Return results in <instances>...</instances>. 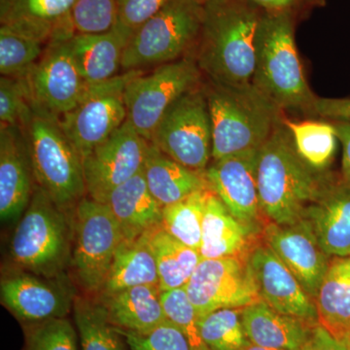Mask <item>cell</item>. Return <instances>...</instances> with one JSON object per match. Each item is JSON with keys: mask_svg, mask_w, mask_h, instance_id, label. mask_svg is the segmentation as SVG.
I'll return each mask as SVG.
<instances>
[{"mask_svg": "<svg viewBox=\"0 0 350 350\" xmlns=\"http://www.w3.org/2000/svg\"><path fill=\"white\" fill-rule=\"evenodd\" d=\"M264 11L250 0H204V20L195 59L207 81L252 84L258 29Z\"/></svg>", "mask_w": 350, "mask_h": 350, "instance_id": "cell-1", "label": "cell"}, {"mask_svg": "<svg viewBox=\"0 0 350 350\" xmlns=\"http://www.w3.org/2000/svg\"><path fill=\"white\" fill-rule=\"evenodd\" d=\"M258 191L268 222L291 225L305 218L333 177L313 169L299 155L284 120L260 147Z\"/></svg>", "mask_w": 350, "mask_h": 350, "instance_id": "cell-2", "label": "cell"}, {"mask_svg": "<svg viewBox=\"0 0 350 350\" xmlns=\"http://www.w3.org/2000/svg\"><path fill=\"white\" fill-rule=\"evenodd\" d=\"M297 21L264 13L256 43L252 85L280 111L314 116L315 96L306 81L297 49Z\"/></svg>", "mask_w": 350, "mask_h": 350, "instance_id": "cell-3", "label": "cell"}, {"mask_svg": "<svg viewBox=\"0 0 350 350\" xmlns=\"http://www.w3.org/2000/svg\"><path fill=\"white\" fill-rule=\"evenodd\" d=\"M211 129L213 161L260 148L284 120L285 113L251 85L226 86L204 79Z\"/></svg>", "mask_w": 350, "mask_h": 350, "instance_id": "cell-4", "label": "cell"}, {"mask_svg": "<svg viewBox=\"0 0 350 350\" xmlns=\"http://www.w3.org/2000/svg\"><path fill=\"white\" fill-rule=\"evenodd\" d=\"M72 221L36 185L11 239L13 262L23 271L44 278L66 275L72 259Z\"/></svg>", "mask_w": 350, "mask_h": 350, "instance_id": "cell-5", "label": "cell"}, {"mask_svg": "<svg viewBox=\"0 0 350 350\" xmlns=\"http://www.w3.org/2000/svg\"><path fill=\"white\" fill-rule=\"evenodd\" d=\"M204 20V0H170L133 32L124 52L122 72L194 56Z\"/></svg>", "mask_w": 350, "mask_h": 350, "instance_id": "cell-6", "label": "cell"}, {"mask_svg": "<svg viewBox=\"0 0 350 350\" xmlns=\"http://www.w3.org/2000/svg\"><path fill=\"white\" fill-rule=\"evenodd\" d=\"M29 145L36 185L62 211L75 209L87 197L82 157L59 121L32 113L23 129Z\"/></svg>", "mask_w": 350, "mask_h": 350, "instance_id": "cell-7", "label": "cell"}, {"mask_svg": "<svg viewBox=\"0 0 350 350\" xmlns=\"http://www.w3.org/2000/svg\"><path fill=\"white\" fill-rule=\"evenodd\" d=\"M71 264L76 278L88 296L103 290L113 258L124 239L118 221L107 204L83 198L73 209Z\"/></svg>", "mask_w": 350, "mask_h": 350, "instance_id": "cell-8", "label": "cell"}, {"mask_svg": "<svg viewBox=\"0 0 350 350\" xmlns=\"http://www.w3.org/2000/svg\"><path fill=\"white\" fill-rule=\"evenodd\" d=\"M204 81L194 56L162 64L149 72L140 71L126 84L124 92L126 119L142 137L151 142L154 131L167 109Z\"/></svg>", "mask_w": 350, "mask_h": 350, "instance_id": "cell-9", "label": "cell"}, {"mask_svg": "<svg viewBox=\"0 0 350 350\" xmlns=\"http://www.w3.org/2000/svg\"><path fill=\"white\" fill-rule=\"evenodd\" d=\"M150 142L189 169L206 172L213 160V129L204 83L167 109Z\"/></svg>", "mask_w": 350, "mask_h": 350, "instance_id": "cell-10", "label": "cell"}, {"mask_svg": "<svg viewBox=\"0 0 350 350\" xmlns=\"http://www.w3.org/2000/svg\"><path fill=\"white\" fill-rule=\"evenodd\" d=\"M140 71H126L107 82L91 85L77 107L59 120L82 159L125 123L128 113L124 92Z\"/></svg>", "mask_w": 350, "mask_h": 350, "instance_id": "cell-11", "label": "cell"}, {"mask_svg": "<svg viewBox=\"0 0 350 350\" xmlns=\"http://www.w3.org/2000/svg\"><path fill=\"white\" fill-rule=\"evenodd\" d=\"M68 38L48 43L40 59L22 76L32 110L57 121L77 107L90 87L73 59Z\"/></svg>", "mask_w": 350, "mask_h": 350, "instance_id": "cell-12", "label": "cell"}, {"mask_svg": "<svg viewBox=\"0 0 350 350\" xmlns=\"http://www.w3.org/2000/svg\"><path fill=\"white\" fill-rule=\"evenodd\" d=\"M199 320L223 308L262 301L247 259H202L186 285Z\"/></svg>", "mask_w": 350, "mask_h": 350, "instance_id": "cell-13", "label": "cell"}, {"mask_svg": "<svg viewBox=\"0 0 350 350\" xmlns=\"http://www.w3.org/2000/svg\"><path fill=\"white\" fill-rule=\"evenodd\" d=\"M148 145L126 119L82 159L87 197L105 204L113 190L142 172Z\"/></svg>", "mask_w": 350, "mask_h": 350, "instance_id": "cell-14", "label": "cell"}, {"mask_svg": "<svg viewBox=\"0 0 350 350\" xmlns=\"http://www.w3.org/2000/svg\"><path fill=\"white\" fill-rule=\"evenodd\" d=\"M259 149L239 152L213 161L206 170L211 191L239 222L258 234L268 223L262 213L258 191Z\"/></svg>", "mask_w": 350, "mask_h": 350, "instance_id": "cell-15", "label": "cell"}, {"mask_svg": "<svg viewBox=\"0 0 350 350\" xmlns=\"http://www.w3.org/2000/svg\"><path fill=\"white\" fill-rule=\"evenodd\" d=\"M0 295L2 305L25 325L68 317L76 298L66 275L49 278L25 271L2 278Z\"/></svg>", "mask_w": 350, "mask_h": 350, "instance_id": "cell-16", "label": "cell"}, {"mask_svg": "<svg viewBox=\"0 0 350 350\" xmlns=\"http://www.w3.org/2000/svg\"><path fill=\"white\" fill-rule=\"evenodd\" d=\"M262 239L314 301L332 257L322 250L308 221L303 219L291 225L268 222L262 229Z\"/></svg>", "mask_w": 350, "mask_h": 350, "instance_id": "cell-17", "label": "cell"}, {"mask_svg": "<svg viewBox=\"0 0 350 350\" xmlns=\"http://www.w3.org/2000/svg\"><path fill=\"white\" fill-rule=\"evenodd\" d=\"M248 262L262 301L284 314L319 323L315 301L269 245L258 243Z\"/></svg>", "mask_w": 350, "mask_h": 350, "instance_id": "cell-18", "label": "cell"}, {"mask_svg": "<svg viewBox=\"0 0 350 350\" xmlns=\"http://www.w3.org/2000/svg\"><path fill=\"white\" fill-rule=\"evenodd\" d=\"M36 186L24 130L0 125V216L3 222L23 215Z\"/></svg>", "mask_w": 350, "mask_h": 350, "instance_id": "cell-19", "label": "cell"}, {"mask_svg": "<svg viewBox=\"0 0 350 350\" xmlns=\"http://www.w3.org/2000/svg\"><path fill=\"white\" fill-rule=\"evenodd\" d=\"M77 0H0V23L47 45L75 33L71 9Z\"/></svg>", "mask_w": 350, "mask_h": 350, "instance_id": "cell-20", "label": "cell"}, {"mask_svg": "<svg viewBox=\"0 0 350 350\" xmlns=\"http://www.w3.org/2000/svg\"><path fill=\"white\" fill-rule=\"evenodd\" d=\"M304 219L327 254L350 256V185L342 178L331 179Z\"/></svg>", "mask_w": 350, "mask_h": 350, "instance_id": "cell-21", "label": "cell"}, {"mask_svg": "<svg viewBox=\"0 0 350 350\" xmlns=\"http://www.w3.org/2000/svg\"><path fill=\"white\" fill-rule=\"evenodd\" d=\"M262 241V234L239 222L222 200L211 192L202 220V259H247L253 248Z\"/></svg>", "mask_w": 350, "mask_h": 350, "instance_id": "cell-22", "label": "cell"}, {"mask_svg": "<svg viewBox=\"0 0 350 350\" xmlns=\"http://www.w3.org/2000/svg\"><path fill=\"white\" fill-rule=\"evenodd\" d=\"M131 36V32L116 25L105 33L68 36L69 49L89 86L107 82L120 75L124 52Z\"/></svg>", "mask_w": 350, "mask_h": 350, "instance_id": "cell-23", "label": "cell"}, {"mask_svg": "<svg viewBox=\"0 0 350 350\" xmlns=\"http://www.w3.org/2000/svg\"><path fill=\"white\" fill-rule=\"evenodd\" d=\"M241 319L250 342L282 350H301L317 324L278 312L264 301L243 308Z\"/></svg>", "mask_w": 350, "mask_h": 350, "instance_id": "cell-24", "label": "cell"}, {"mask_svg": "<svg viewBox=\"0 0 350 350\" xmlns=\"http://www.w3.org/2000/svg\"><path fill=\"white\" fill-rule=\"evenodd\" d=\"M160 286L144 285L96 298L108 319L120 330L145 334L167 321L161 301Z\"/></svg>", "mask_w": 350, "mask_h": 350, "instance_id": "cell-25", "label": "cell"}, {"mask_svg": "<svg viewBox=\"0 0 350 350\" xmlns=\"http://www.w3.org/2000/svg\"><path fill=\"white\" fill-rule=\"evenodd\" d=\"M105 204L118 221L124 239H133L162 225L163 207L151 194L144 172L122 184Z\"/></svg>", "mask_w": 350, "mask_h": 350, "instance_id": "cell-26", "label": "cell"}, {"mask_svg": "<svg viewBox=\"0 0 350 350\" xmlns=\"http://www.w3.org/2000/svg\"><path fill=\"white\" fill-rule=\"evenodd\" d=\"M142 172L151 194L162 207L185 199L197 191L211 188L206 172L189 169L150 142Z\"/></svg>", "mask_w": 350, "mask_h": 350, "instance_id": "cell-27", "label": "cell"}, {"mask_svg": "<svg viewBox=\"0 0 350 350\" xmlns=\"http://www.w3.org/2000/svg\"><path fill=\"white\" fill-rule=\"evenodd\" d=\"M155 255L149 241L148 232L120 243L109 273L100 295L116 293L122 290L144 285L159 286Z\"/></svg>", "mask_w": 350, "mask_h": 350, "instance_id": "cell-28", "label": "cell"}, {"mask_svg": "<svg viewBox=\"0 0 350 350\" xmlns=\"http://www.w3.org/2000/svg\"><path fill=\"white\" fill-rule=\"evenodd\" d=\"M314 301L320 325L342 342L350 330V256L332 257Z\"/></svg>", "mask_w": 350, "mask_h": 350, "instance_id": "cell-29", "label": "cell"}, {"mask_svg": "<svg viewBox=\"0 0 350 350\" xmlns=\"http://www.w3.org/2000/svg\"><path fill=\"white\" fill-rule=\"evenodd\" d=\"M155 255L159 286L162 291L185 287L202 261L200 252L165 231L162 226L148 232Z\"/></svg>", "mask_w": 350, "mask_h": 350, "instance_id": "cell-30", "label": "cell"}, {"mask_svg": "<svg viewBox=\"0 0 350 350\" xmlns=\"http://www.w3.org/2000/svg\"><path fill=\"white\" fill-rule=\"evenodd\" d=\"M72 310L82 350H129L125 338L96 297L76 296Z\"/></svg>", "mask_w": 350, "mask_h": 350, "instance_id": "cell-31", "label": "cell"}, {"mask_svg": "<svg viewBox=\"0 0 350 350\" xmlns=\"http://www.w3.org/2000/svg\"><path fill=\"white\" fill-rule=\"evenodd\" d=\"M284 124L301 158L313 169L324 172L337 148L338 137L333 123L310 119L295 121L284 117Z\"/></svg>", "mask_w": 350, "mask_h": 350, "instance_id": "cell-32", "label": "cell"}, {"mask_svg": "<svg viewBox=\"0 0 350 350\" xmlns=\"http://www.w3.org/2000/svg\"><path fill=\"white\" fill-rule=\"evenodd\" d=\"M211 188L197 191L185 199L163 207L162 227L182 243L199 251L202 220Z\"/></svg>", "mask_w": 350, "mask_h": 350, "instance_id": "cell-33", "label": "cell"}, {"mask_svg": "<svg viewBox=\"0 0 350 350\" xmlns=\"http://www.w3.org/2000/svg\"><path fill=\"white\" fill-rule=\"evenodd\" d=\"M243 308H223L199 320L202 342L209 350H243L250 342L241 319Z\"/></svg>", "mask_w": 350, "mask_h": 350, "instance_id": "cell-34", "label": "cell"}, {"mask_svg": "<svg viewBox=\"0 0 350 350\" xmlns=\"http://www.w3.org/2000/svg\"><path fill=\"white\" fill-rule=\"evenodd\" d=\"M46 45L5 25L0 27V73L23 76L42 56Z\"/></svg>", "mask_w": 350, "mask_h": 350, "instance_id": "cell-35", "label": "cell"}, {"mask_svg": "<svg viewBox=\"0 0 350 350\" xmlns=\"http://www.w3.org/2000/svg\"><path fill=\"white\" fill-rule=\"evenodd\" d=\"M69 19L75 33H105L118 23V0H77Z\"/></svg>", "mask_w": 350, "mask_h": 350, "instance_id": "cell-36", "label": "cell"}, {"mask_svg": "<svg viewBox=\"0 0 350 350\" xmlns=\"http://www.w3.org/2000/svg\"><path fill=\"white\" fill-rule=\"evenodd\" d=\"M25 333V350H78L77 329L66 317L27 324Z\"/></svg>", "mask_w": 350, "mask_h": 350, "instance_id": "cell-37", "label": "cell"}, {"mask_svg": "<svg viewBox=\"0 0 350 350\" xmlns=\"http://www.w3.org/2000/svg\"><path fill=\"white\" fill-rule=\"evenodd\" d=\"M161 301L165 317L185 335L192 349L206 347L200 338L199 317L189 299L186 286L162 291Z\"/></svg>", "mask_w": 350, "mask_h": 350, "instance_id": "cell-38", "label": "cell"}, {"mask_svg": "<svg viewBox=\"0 0 350 350\" xmlns=\"http://www.w3.org/2000/svg\"><path fill=\"white\" fill-rule=\"evenodd\" d=\"M32 110L29 93L22 76L0 78V123L24 129L31 119Z\"/></svg>", "mask_w": 350, "mask_h": 350, "instance_id": "cell-39", "label": "cell"}, {"mask_svg": "<svg viewBox=\"0 0 350 350\" xmlns=\"http://www.w3.org/2000/svg\"><path fill=\"white\" fill-rule=\"evenodd\" d=\"M118 330L129 350H192L188 338L169 320L148 333Z\"/></svg>", "mask_w": 350, "mask_h": 350, "instance_id": "cell-40", "label": "cell"}, {"mask_svg": "<svg viewBox=\"0 0 350 350\" xmlns=\"http://www.w3.org/2000/svg\"><path fill=\"white\" fill-rule=\"evenodd\" d=\"M170 0H118L117 25L133 32L153 17Z\"/></svg>", "mask_w": 350, "mask_h": 350, "instance_id": "cell-41", "label": "cell"}, {"mask_svg": "<svg viewBox=\"0 0 350 350\" xmlns=\"http://www.w3.org/2000/svg\"><path fill=\"white\" fill-rule=\"evenodd\" d=\"M265 13L286 15L297 22L306 18L319 7H323L326 0H250Z\"/></svg>", "mask_w": 350, "mask_h": 350, "instance_id": "cell-42", "label": "cell"}, {"mask_svg": "<svg viewBox=\"0 0 350 350\" xmlns=\"http://www.w3.org/2000/svg\"><path fill=\"white\" fill-rule=\"evenodd\" d=\"M314 116L330 121L350 122V98H317Z\"/></svg>", "mask_w": 350, "mask_h": 350, "instance_id": "cell-43", "label": "cell"}, {"mask_svg": "<svg viewBox=\"0 0 350 350\" xmlns=\"http://www.w3.org/2000/svg\"><path fill=\"white\" fill-rule=\"evenodd\" d=\"M301 350H349L347 345L317 323L312 328V335Z\"/></svg>", "mask_w": 350, "mask_h": 350, "instance_id": "cell-44", "label": "cell"}, {"mask_svg": "<svg viewBox=\"0 0 350 350\" xmlns=\"http://www.w3.org/2000/svg\"><path fill=\"white\" fill-rule=\"evenodd\" d=\"M331 122L342 146V178L350 185V122Z\"/></svg>", "mask_w": 350, "mask_h": 350, "instance_id": "cell-45", "label": "cell"}, {"mask_svg": "<svg viewBox=\"0 0 350 350\" xmlns=\"http://www.w3.org/2000/svg\"><path fill=\"white\" fill-rule=\"evenodd\" d=\"M243 350H282L275 349H269V347H260V345L252 344V342H248L247 345L244 347Z\"/></svg>", "mask_w": 350, "mask_h": 350, "instance_id": "cell-46", "label": "cell"}, {"mask_svg": "<svg viewBox=\"0 0 350 350\" xmlns=\"http://www.w3.org/2000/svg\"><path fill=\"white\" fill-rule=\"evenodd\" d=\"M342 342H344V344L347 345V349L350 350V330L347 332L344 340H342Z\"/></svg>", "mask_w": 350, "mask_h": 350, "instance_id": "cell-47", "label": "cell"}, {"mask_svg": "<svg viewBox=\"0 0 350 350\" xmlns=\"http://www.w3.org/2000/svg\"><path fill=\"white\" fill-rule=\"evenodd\" d=\"M192 350H209L206 347H202V349H192Z\"/></svg>", "mask_w": 350, "mask_h": 350, "instance_id": "cell-48", "label": "cell"}]
</instances>
